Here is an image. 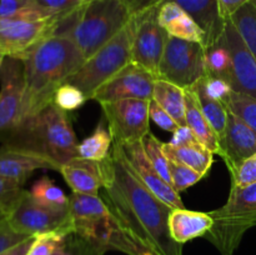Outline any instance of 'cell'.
<instances>
[{
  "label": "cell",
  "instance_id": "1",
  "mask_svg": "<svg viewBox=\"0 0 256 255\" xmlns=\"http://www.w3.org/2000/svg\"><path fill=\"white\" fill-rule=\"evenodd\" d=\"M102 192L119 226L130 236L154 255H182V245L172 239L168 226L172 208L142 184L118 142L104 160Z\"/></svg>",
  "mask_w": 256,
  "mask_h": 255
},
{
  "label": "cell",
  "instance_id": "28",
  "mask_svg": "<svg viewBox=\"0 0 256 255\" xmlns=\"http://www.w3.org/2000/svg\"><path fill=\"white\" fill-rule=\"evenodd\" d=\"M205 64H206V74L226 80L230 84L232 82V56H230L229 50L222 40V36H220L212 44L205 46Z\"/></svg>",
  "mask_w": 256,
  "mask_h": 255
},
{
  "label": "cell",
  "instance_id": "42",
  "mask_svg": "<svg viewBox=\"0 0 256 255\" xmlns=\"http://www.w3.org/2000/svg\"><path fill=\"white\" fill-rule=\"evenodd\" d=\"M130 12L132 16H138L149 10L158 8L164 0H122Z\"/></svg>",
  "mask_w": 256,
  "mask_h": 255
},
{
  "label": "cell",
  "instance_id": "7",
  "mask_svg": "<svg viewBox=\"0 0 256 255\" xmlns=\"http://www.w3.org/2000/svg\"><path fill=\"white\" fill-rule=\"evenodd\" d=\"M62 18L38 6L34 2L14 15L0 18V52L5 56H22L54 35Z\"/></svg>",
  "mask_w": 256,
  "mask_h": 255
},
{
  "label": "cell",
  "instance_id": "24",
  "mask_svg": "<svg viewBox=\"0 0 256 255\" xmlns=\"http://www.w3.org/2000/svg\"><path fill=\"white\" fill-rule=\"evenodd\" d=\"M69 212L72 224L92 222L114 216L99 195L72 192L69 196Z\"/></svg>",
  "mask_w": 256,
  "mask_h": 255
},
{
  "label": "cell",
  "instance_id": "13",
  "mask_svg": "<svg viewBox=\"0 0 256 255\" xmlns=\"http://www.w3.org/2000/svg\"><path fill=\"white\" fill-rule=\"evenodd\" d=\"M158 78L145 68L130 62L114 78L100 86L92 100L98 102L122 99L152 100L155 80Z\"/></svg>",
  "mask_w": 256,
  "mask_h": 255
},
{
  "label": "cell",
  "instance_id": "4",
  "mask_svg": "<svg viewBox=\"0 0 256 255\" xmlns=\"http://www.w3.org/2000/svg\"><path fill=\"white\" fill-rule=\"evenodd\" d=\"M132 19L122 0H89L62 18L55 34L69 36L88 60L116 36Z\"/></svg>",
  "mask_w": 256,
  "mask_h": 255
},
{
  "label": "cell",
  "instance_id": "16",
  "mask_svg": "<svg viewBox=\"0 0 256 255\" xmlns=\"http://www.w3.org/2000/svg\"><path fill=\"white\" fill-rule=\"evenodd\" d=\"M219 155L230 174L256 152V132L229 112L224 134L219 139Z\"/></svg>",
  "mask_w": 256,
  "mask_h": 255
},
{
  "label": "cell",
  "instance_id": "47",
  "mask_svg": "<svg viewBox=\"0 0 256 255\" xmlns=\"http://www.w3.org/2000/svg\"><path fill=\"white\" fill-rule=\"evenodd\" d=\"M4 59H5V55H2V52H0V69H2V62H4Z\"/></svg>",
  "mask_w": 256,
  "mask_h": 255
},
{
  "label": "cell",
  "instance_id": "31",
  "mask_svg": "<svg viewBox=\"0 0 256 255\" xmlns=\"http://www.w3.org/2000/svg\"><path fill=\"white\" fill-rule=\"evenodd\" d=\"M225 106L256 132V98L232 90Z\"/></svg>",
  "mask_w": 256,
  "mask_h": 255
},
{
  "label": "cell",
  "instance_id": "39",
  "mask_svg": "<svg viewBox=\"0 0 256 255\" xmlns=\"http://www.w3.org/2000/svg\"><path fill=\"white\" fill-rule=\"evenodd\" d=\"M202 84H204L205 90H206V92L210 96L219 100V102H224V104L226 102L228 98H229L230 92H232V90L226 80L206 74L202 78Z\"/></svg>",
  "mask_w": 256,
  "mask_h": 255
},
{
  "label": "cell",
  "instance_id": "37",
  "mask_svg": "<svg viewBox=\"0 0 256 255\" xmlns=\"http://www.w3.org/2000/svg\"><path fill=\"white\" fill-rule=\"evenodd\" d=\"M232 175V186H248L256 182V152L248 158Z\"/></svg>",
  "mask_w": 256,
  "mask_h": 255
},
{
  "label": "cell",
  "instance_id": "48",
  "mask_svg": "<svg viewBox=\"0 0 256 255\" xmlns=\"http://www.w3.org/2000/svg\"><path fill=\"white\" fill-rule=\"evenodd\" d=\"M250 2H252V4L254 5V6L256 8V0H250Z\"/></svg>",
  "mask_w": 256,
  "mask_h": 255
},
{
  "label": "cell",
  "instance_id": "12",
  "mask_svg": "<svg viewBox=\"0 0 256 255\" xmlns=\"http://www.w3.org/2000/svg\"><path fill=\"white\" fill-rule=\"evenodd\" d=\"M158 8L138 15L132 46V62L145 68L156 78L169 38L166 30L158 22Z\"/></svg>",
  "mask_w": 256,
  "mask_h": 255
},
{
  "label": "cell",
  "instance_id": "32",
  "mask_svg": "<svg viewBox=\"0 0 256 255\" xmlns=\"http://www.w3.org/2000/svg\"><path fill=\"white\" fill-rule=\"evenodd\" d=\"M142 146H144L145 152L149 156L150 162H152V165L155 166V169L158 170V172L160 174V176L168 182V184L172 185V178H170L169 172V166H168V158L165 155L164 148L160 140L156 139L154 134L152 132H148L142 140Z\"/></svg>",
  "mask_w": 256,
  "mask_h": 255
},
{
  "label": "cell",
  "instance_id": "21",
  "mask_svg": "<svg viewBox=\"0 0 256 255\" xmlns=\"http://www.w3.org/2000/svg\"><path fill=\"white\" fill-rule=\"evenodd\" d=\"M212 224L214 220L209 212H192L185 208L172 209L168 219L170 235L182 245L196 238H204L212 228Z\"/></svg>",
  "mask_w": 256,
  "mask_h": 255
},
{
  "label": "cell",
  "instance_id": "35",
  "mask_svg": "<svg viewBox=\"0 0 256 255\" xmlns=\"http://www.w3.org/2000/svg\"><path fill=\"white\" fill-rule=\"evenodd\" d=\"M109 248L120 250L128 255H154L148 248H145L134 238L130 236L128 232H125L122 228H118L114 232L112 239H110Z\"/></svg>",
  "mask_w": 256,
  "mask_h": 255
},
{
  "label": "cell",
  "instance_id": "17",
  "mask_svg": "<svg viewBox=\"0 0 256 255\" xmlns=\"http://www.w3.org/2000/svg\"><path fill=\"white\" fill-rule=\"evenodd\" d=\"M162 148L168 159L182 162L204 176L210 172L214 162V152L202 145L188 126H182L174 132V139L164 142Z\"/></svg>",
  "mask_w": 256,
  "mask_h": 255
},
{
  "label": "cell",
  "instance_id": "26",
  "mask_svg": "<svg viewBox=\"0 0 256 255\" xmlns=\"http://www.w3.org/2000/svg\"><path fill=\"white\" fill-rule=\"evenodd\" d=\"M112 132L105 125V119L98 124L94 132L78 144V158L90 162H104L112 152Z\"/></svg>",
  "mask_w": 256,
  "mask_h": 255
},
{
  "label": "cell",
  "instance_id": "15",
  "mask_svg": "<svg viewBox=\"0 0 256 255\" xmlns=\"http://www.w3.org/2000/svg\"><path fill=\"white\" fill-rule=\"evenodd\" d=\"M120 145H122V152H124L125 158L129 162L132 172L136 174V176L142 180V184L155 196L159 198L160 200H162L165 204L172 206V209L185 208L179 192L160 176L158 170L155 169L152 162H150L149 156L146 155L144 146H142V140L124 142V144Z\"/></svg>",
  "mask_w": 256,
  "mask_h": 255
},
{
  "label": "cell",
  "instance_id": "9",
  "mask_svg": "<svg viewBox=\"0 0 256 255\" xmlns=\"http://www.w3.org/2000/svg\"><path fill=\"white\" fill-rule=\"evenodd\" d=\"M8 222L16 232L28 236H38L49 232H72L69 206L62 209L44 206L35 202L28 190L22 192L19 202L9 212Z\"/></svg>",
  "mask_w": 256,
  "mask_h": 255
},
{
  "label": "cell",
  "instance_id": "29",
  "mask_svg": "<svg viewBox=\"0 0 256 255\" xmlns=\"http://www.w3.org/2000/svg\"><path fill=\"white\" fill-rule=\"evenodd\" d=\"M230 20L256 59V8L252 2H246L230 16Z\"/></svg>",
  "mask_w": 256,
  "mask_h": 255
},
{
  "label": "cell",
  "instance_id": "25",
  "mask_svg": "<svg viewBox=\"0 0 256 255\" xmlns=\"http://www.w3.org/2000/svg\"><path fill=\"white\" fill-rule=\"evenodd\" d=\"M152 99L172 115V119L180 125L186 126V104H185V89L166 82L162 79H156L152 92Z\"/></svg>",
  "mask_w": 256,
  "mask_h": 255
},
{
  "label": "cell",
  "instance_id": "43",
  "mask_svg": "<svg viewBox=\"0 0 256 255\" xmlns=\"http://www.w3.org/2000/svg\"><path fill=\"white\" fill-rule=\"evenodd\" d=\"M32 0H0V18L14 15L32 4Z\"/></svg>",
  "mask_w": 256,
  "mask_h": 255
},
{
  "label": "cell",
  "instance_id": "46",
  "mask_svg": "<svg viewBox=\"0 0 256 255\" xmlns=\"http://www.w3.org/2000/svg\"><path fill=\"white\" fill-rule=\"evenodd\" d=\"M8 219V212L2 206H0V222Z\"/></svg>",
  "mask_w": 256,
  "mask_h": 255
},
{
  "label": "cell",
  "instance_id": "3",
  "mask_svg": "<svg viewBox=\"0 0 256 255\" xmlns=\"http://www.w3.org/2000/svg\"><path fill=\"white\" fill-rule=\"evenodd\" d=\"M2 145L40 155L52 160L60 169L78 158L76 136L69 116L52 102L22 120Z\"/></svg>",
  "mask_w": 256,
  "mask_h": 255
},
{
  "label": "cell",
  "instance_id": "20",
  "mask_svg": "<svg viewBox=\"0 0 256 255\" xmlns=\"http://www.w3.org/2000/svg\"><path fill=\"white\" fill-rule=\"evenodd\" d=\"M158 22L170 36L206 45V35L182 8L172 2H164L158 8Z\"/></svg>",
  "mask_w": 256,
  "mask_h": 255
},
{
  "label": "cell",
  "instance_id": "22",
  "mask_svg": "<svg viewBox=\"0 0 256 255\" xmlns=\"http://www.w3.org/2000/svg\"><path fill=\"white\" fill-rule=\"evenodd\" d=\"M164 2H175L195 20V22L206 35L205 46L215 42L222 36L225 20L220 16L218 0H164Z\"/></svg>",
  "mask_w": 256,
  "mask_h": 255
},
{
  "label": "cell",
  "instance_id": "38",
  "mask_svg": "<svg viewBox=\"0 0 256 255\" xmlns=\"http://www.w3.org/2000/svg\"><path fill=\"white\" fill-rule=\"evenodd\" d=\"M32 2L38 6L58 16H66L85 4V0H32Z\"/></svg>",
  "mask_w": 256,
  "mask_h": 255
},
{
  "label": "cell",
  "instance_id": "30",
  "mask_svg": "<svg viewBox=\"0 0 256 255\" xmlns=\"http://www.w3.org/2000/svg\"><path fill=\"white\" fill-rule=\"evenodd\" d=\"M29 192L35 202L44 206L55 209L69 206V196H66L64 192L48 176H42V179L36 180Z\"/></svg>",
  "mask_w": 256,
  "mask_h": 255
},
{
  "label": "cell",
  "instance_id": "2",
  "mask_svg": "<svg viewBox=\"0 0 256 255\" xmlns=\"http://www.w3.org/2000/svg\"><path fill=\"white\" fill-rule=\"evenodd\" d=\"M19 59L24 65L22 122L52 104L58 88L85 62L76 44L62 34L46 38Z\"/></svg>",
  "mask_w": 256,
  "mask_h": 255
},
{
  "label": "cell",
  "instance_id": "14",
  "mask_svg": "<svg viewBox=\"0 0 256 255\" xmlns=\"http://www.w3.org/2000/svg\"><path fill=\"white\" fill-rule=\"evenodd\" d=\"M222 40L232 56V89L256 98V59L232 20H225Z\"/></svg>",
  "mask_w": 256,
  "mask_h": 255
},
{
  "label": "cell",
  "instance_id": "6",
  "mask_svg": "<svg viewBox=\"0 0 256 255\" xmlns=\"http://www.w3.org/2000/svg\"><path fill=\"white\" fill-rule=\"evenodd\" d=\"M136 29V16L112 38L108 44L85 60L79 70L70 75L64 84H72L82 90L88 99H92L100 86L109 82L128 64L132 62V46Z\"/></svg>",
  "mask_w": 256,
  "mask_h": 255
},
{
  "label": "cell",
  "instance_id": "41",
  "mask_svg": "<svg viewBox=\"0 0 256 255\" xmlns=\"http://www.w3.org/2000/svg\"><path fill=\"white\" fill-rule=\"evenodd\" d=\"M29 238L30 236H28V235L16 232L9 224L8 219L2 220V222H0V254L16 246L18 244L29 239Z\"/></svg>",
  "mask_w": 256,
  "mask_h": 255
},
{
  "label": "cell",
  "instance_id": "33",
  "mask_svg": "<svg viewBox=\"0 0 256 255\" xmlns=\"http://www.w3.org/2000/svg\"><path fill=\"white\" fill-rule=\"evenodd\" d=\"M168 166H169L170 178H172V186L179 194L182 192H185L188 188L199 182L202 178H205L200 172H195L194 169L182 162H176V160L168 159Z\"/></svg>",
  "mask_w": 256,
  "mask_h": 255
},
{
  "label": "cell",
  "instance_id": "27",
  "mask_svg": "<svg viewBox=\"0 0 256 255\" xmlns=\"http://www.w3.org/2000/svg\"><path fill=\"white\" fill-rule=\"evenodd\" d=\"M202 79H200L196 84L192 85V88H189V89H192V92H195V95H196L198 98V102H199L200 104V108H202V114L205 115V118H206L208 122H210V125H212V128L214 129V132H216L218 138L220 139L225 132L229 110L226 109L224 102L214 99V98H212L208 94Z\"/></svg>",
  "mask_w": 256,
  "mask_h": 255
},
{
  "label": "cell",
  "instance_id": "18",
  "mask_svg": "<svg viewBox=\"0 0 256 255\" xmlns=\"http://www.w3.org/2000/svg\"><path fill=\"white\" fill-rule=\"evenodd\" d=\"M40 169L60 172V168L55 162L34 152L12 149L5 145L0 148V176L25 182L35 170Z\"/></svg>",
  "mask_w": 256,
  "mask_h": 255
},
{
  "label": "cell",
  "instance_id": "34",
  "mask_svg": "<svg viewBox=\"0 0 256 255\" xmlns=\"http://www.w3.org/2000/svg\"><path fill=\"white\" fill-rule=\"evenodd\" d=\"M88 100L84 92L72 84H62L55 92L52 104L56 105L64 112L76 110Z\"/></svg>",
  "mask_w": 256,
  "mask_h": 255
},
{
  "label": "cell",
  "instance_id": "36",
  "mask_svg": "<svg viewBox=\"0 0 256 255\" xmlns=\"http://www.w3.org/2000/svg\"><path fill=\"white\" fill-rule=\"evenodd\" d=\"M24 184L19 180L0 176V206L6 210L8 215L25 192Z\"/></svg>",
  "mask_w": 256,
  "mask_h": 255
},
{
  "label": "cell",
  "instance_id": "23",
  "mask_svg": "<svg viewBox=\"0 0 256 255\" xmlns=\"http://www.w3.org/2000/svg\"><path fill=\"white\" fill-rule=\"evenodd\" d=\"M185 104H186V126L192 130L194 136L202 145L212 150L214 154H219V138L212 128L210 122L202 114L198 98L192 89H185Z\"/></svg>",
  "mask_w": 256,
  "mask_h": 255
},
{
  "label": "cell",
  "instance_id": "49",
  "mask_svg": "<svg viewBox=\"0 0 256 255\" xmlns=\"http://www.w3.org/2000/svg\"><path fill=\"white\" fill-rule=\"evenodd\" d=\"M89 2V0H85V2Z\"/></svg>",
  "mask_w": 256,
  "mask_h": 255
},
{
  "label": "cell",
  "instance_id": "44",
  "mask_svg": "<svg viewBox=\"0 0 256 255\" xmlns=\"http://www.w3.org/2000/svg\"><path fill=\"white\" fill-rule=\"evenodd\" d=\"M250 0H218L219 4V12L222 20L230 19L236 10H239L242 5L249 2Z\"/></svg>",
  "mask_w": 256,
  "mask_h": 255
},
{
  "label": "cell",
  "instance_id": "40",
  "mask_svg": "<svg viewBox=\"0 0 256 255\" xmlns=\"http://www.w3.org/2000/svg\"><path fill=\"white\" fill-rule=\"evenodd\" d=\"M149 115L150 119H152L158 126L166 130V132H172V134L176 132L178 130L182 128L174 119H172V115L168 112H165L154 99H152L149 102Z\"/></svg>",
  "mask_w": 256,
  "mask_h": 255
},
{
  "label": "cell",
  "instance_id": "19",
  "mask_svg": "<svg viewBox=\"0 0 256 255\" xmlns=\"http://www.w3.org/2000/svg\"><path fill=\"white\" fill-rule=\"evenodd\" d=\"M72 192L99 195L104 186V162H90L76 158L60 169Z\"/></svg>",
  "mask_w": 256,
  "mask_h": 255
},
{
  "label": "cell",
  "instance_id": "8",
  "mask_svg": "<svg viewBox=\"0 0 256 255\" xmlns=\"http://www.w3.org/2000/svg\"><path fill=\"white\" fill-rule=\"evenodd\" d=\"M205 75L204 45L169 35L159 65L158 79L166 80L182 89H189Z\"/></svg>",
  "mask_w": 256,
  "mask_h": 255
},
{
  "label": "cell",
  "instance_id": "5",
  "mask_svg": "<svg viewBox=\"0 0 256 255\" xmlns=\"http://www.w3.org/2000/svg\"><path fill=\"white\" fill-rule=\"evenodd\" d=\"M214 224L205 235L222 255H232L245 232L256 225V182L248 186H232L226 202L209 212Z\"/></svg>",
  "mask_w": 256,
  "mask_h": 255
},
{
  "label": "cell",
  "instance_id": "10",
  "mask_svg": "<svg viewBox=\"0 0 256 255\" xmlns=\"http://www.w3.org/2000/svg\"><path fill=\"white\" fill-rule=\"evenodd\" d=\"M149 102L142 99H122L99 102L114 142L124 144L142 140L150 132Z\"/></svg>",
  "mask_w": 256,
  "mask_h": 255
},
{
  "label": "cell",
  "instance_id": "45",
  "mask_svg": "<svg viewBox=\"0 0 256 255\" xmlns=\"http://www.w3.org/2000/svg\"><path fill=\"white\" fill-rule=\"evenodd\" d=\"M34 239H35V236H30L29 239L24 240L22 242L18 244L16 246H14V248H12V249L6 250V252H2L0 255H25L28 252V250L30 249V246H32Z\"/></svg>",
  "mask_w": 256,
  "mask_h": 255
},
{
  "label": "cell",
  "instance_id": "11",
  "mask_svg": "<svg viewBox=\"0 0 256 255\" xmlns=\"http://www.w3.org/2000/svg\"><path fill=\"white\" fill-rule=\"evenodd\" d=\"M24 65L19 58L5 56L0 69V142L10 139L22 122Z\"/></svg>",
  "mask_w": 256,
  "mask_h": 255
}]
</instances>
